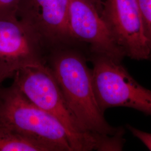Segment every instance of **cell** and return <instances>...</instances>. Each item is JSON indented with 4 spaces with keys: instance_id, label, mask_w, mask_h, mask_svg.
I'll return each mask as SVG.
<instances>
[{
    "instance_id": "11",
    "label": "cell",
    "mask_w": 151,
    "mask_h": 151,
    "mask_svg": "<svg viewBox=\"0 0 151 151\" xmlns=\"http://www.w3.org/2000/svg\"><path fill=\"white\" fill-rule=\"evenodd\" d=\"M127 128L133 135L139 139L150 151H151V133L138 129L130 125H127Z\"/></svg>"
},
{
    "instance_id": "9",
    "label": "cell",
    "mask_w": 151,
    "mask_h": 151,
    "mask_svg": "<svg viewBox=\"0 0 151 151\" xmlns=\"http://www.w3.org/2000/svg\"><path fill=\"white\" fill-rule=\"evenodd\" d=\"M0 151H58L47 143L12 129L0 122Z\"/></svg>"
},
{
    "instance_id": "12",
    "label": "cell",
    "mask_w": 151,
    "mask_h": 151,
    "mask_svg": "<svg viewBox=\"0 0 151 151\" xmlns=\"http://www.w3.org/2000/svg\"><path fill=\"white\" fill-rule=\"evenodd\" d=\"M21 0H0V13L17 14Z\"/></svg>"
},
{
    "instance_id": "5",
    "label": "cell",
    "mask_w": 151,
    "mask_h": 151,
    "mask_svg": "<svg viewBox=\"0 0 151 151\" xmlns=\"http://www.w3.org/2000/svg\"><path fill=\"white\" fill-rule=\"evenodd\" d=\"M48 50L17 14L0 13V85L17 72L46 64Z\"/></svg>"
},
{
    "instance_id": "6",
    "label": "cell",
    "mask_w": 151,
    "mask_h": 151,
    "mask_svg": "<svg viewBox=\"0 0 151 151\" xmlns=\"http://www.w3.org/2000/svg\"><path fill=\"white\" fill-rule=\"evenodd\" d=\"M101 16L125 57L151 61V36L137 0H105Z\"/></svg>"
},
{
    "instance_id": "10",
    "label": "cell",
    "mask_w": 151,
    "mask_h": 151,
    "mask_svg": "<svg viewBox=\"0 0 151 151\" xmlns=\"http://www.w3.org/2000/svg\"><path fill=\"white\" fill-rule=\"evenodd\" d=\"M146 27L151 36V0H137Z\"/></svg>"
},
{
    "instance_id": "2",
    "label": "cell",
    "mask_w": 151,
    "mask_h": 151,
    "mask_svg": "<svg viewBox=\"0 0 151 151\" xmlns=\"http://www.w3.org/2000/svg\"><path fill=\"white\" fill-rule=\"evenodd\" d=\"M13 78L12 83L24 95L62 125L73 151H101L106 135L89 132L81 126L47 63L22 69Z\"/></svg>"
},
{
    "instance_id": "3",
    "label": "cell",
    "mask_w": 151,
    "mask_h": 151,
    "mask_svg": "<svg viewBox=\"0 0 151 151\" xmlns=\"http://www.w3.org/2000/svg\"><path fill=\"white\" fill-rule=\"evenodd\" d=\"M0 122L24 135L54 146L58 151H73L62 125L30 101L13 83L0 87Z\"/></svg>"
},
{
    "instance_id": "7",
    "label": "cell",
    "mask_w": 151,
    "mask_h": 151,
    "mask_svg": "<svg viewBox=\"0 0 151 151\" xmlns=\"http://www.w3.org/2000/svg\"><path fill=\"white\" fill-rule=\"evenodd\" d=\"M70 0H21L17 15L40 38L49 51L77 45L69 25Z\"/></svg>"
},
{
    "instance_id": "4",
    "label": "cell",
    "mask_w": 151,
    "mask_h": 151,
    "mask_svg": "<svg viewBox=\"0 0 151 151\" xmlns=\"http://www.w3.org/2000/svg\"><path fill=\"white\" fill-rule=\"evenodd\" d=\"M95 97L103 113L109 108L127 107L151 116V91L142 86L121 62L100 55H91Z\"/></svg>"
},
{
    "instance_id": "13",
    "label": "cell",
    "mask_w": 151,
    "mask_h": 151,
    "mask_svg": "<svg viewBox=\"0 0 151 151\" xmlns=\"http://www.w3.org/2000/svg\"><path fill=\"white\" fill-rule=\"evenodd\" d=\"M97 10L98 12L100 14L101 13L103 9V0H87Z\"/></svg>"
},
{
    "instance_id": "8",
    "label": "cell",
    "mask_w": 151,
    "mask_h": 151,
    "mask_svg": "<svg viewBox=\"0 0 151 151\" xmlns=\"http://www.w3.org/2000/svg\"><path fill=\"white\" fill-rule=\"evenodd\" d=\"M69 25L77 45L91 55H100L122 62L125 57L96 9L87 0H70Z\"/></svg>"
},
{
    "instance_id": "1",
    "label": "cell",
    "mask_w": 151,
    "mask_h": 151,
    "mask_svg": "<svg viewBox=\"0 0 151 151\" xmlns=\"http://www.w3.org/2000/svg\"><path fill=\"white\" fill-rule=\"evenodd\" d=\"M89 53L78 45L50 49L47 65L52 70L65 100L78 123L85 129L105 135L124 134L122 127L108 124L97 103L88 67Z\"/></svg>"
}]
</instances>
